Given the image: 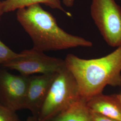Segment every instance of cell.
Listing matches in <instances>:
<instances>
[{"instance_id": "obj_1", "label": "cell", "mask_w": 121, "mask_h": 121, "mask_svg": "<svg viewBox=\"0 0 121 121\" xmlns=\"http://www.w3.org/2000/svg\"><path fill=\"white\" fill-rule=\"evenodd\" d=\"M16 16L31 39L33 48L39 51H58L93 45L91 41L61 29L52 14L39 4L18 9Z\"/></svg>"}, {"instance_id": "obj_7", "label": "cell", "mask_w": 121, "mask_h": 121, "mask_svg": "<svg viewBox=\"0 0 121 121\" xmlns=\"http://www.w3.org/2000/svg\"><path fill=\"white\" fill-rule=\"evenodd\" d=\"M57 73L42 74L30 77L25 108L30 110L33 116L37 117Z\"/></svg>"}, {"instance_id": "obj_17", "label": "cell", "mask_w": 121, "mask_h": 121, "mask_svg": "<svg viewBox=\"0 0 121 121\" xmlns=\"http://www.w3.org/2000/svg\"><path fill=\"white\" fill-rule=\"evenodd\" d=\"M120 95V99H121V95Z\"/></svg>"}, {"instance_id": "obj_9", "label": "cell", "mask_w": 121, "mask_h": 121, "mask_svg": "<svg viewBox=\"0 0 121 121\" xmlns=\"http://www.w3.org/2000/svg\"><path fill=\"white\" fill-rule=\"evenodd\" d=\"M49 121H92L91 111L81 97Z\"/></svg>"}, {"instance_id": "obj_18", "label": "cell", "mask_w": 121, "mask_h": 121, "mask_svg": "<svg viewBox=\"0 0 121 121\" xmlns=\"http://www.w3.org/2000/svg\"></svg>"}, {"instance_id": "obj_16", "label": "cell", "mask_w": 121, "mask_h": 121, "mask_svg": "<svg viewBox=\"0 0 121 121\" xmlns=\"http://www.w3.org/2000/svg\"><path fill=\"white\" fill-rule=\"evenodd\" d=\"M26 121H38L37 117L34 116L29 117L27 118Z\"/></svg>"}, {"instance_id": "obj_10", "label": "cell", "mask_w": 121, "mask_h": 121, "mask_svg": "<svg viewBox=\"0 0 121 121\" xmlns=\"http://www.w3.org/2000/svg\"><path fill=\"white\" fill-rule=\"evenodd\" d=\"M43 4L53 9H57L71 17V13L67 12L62 7L60 0H4L2 1L4 13L13 11L30 5Z\"/></svg>"}, {"instance_id": "obj_15", "label": "cell", "mask_w": 121, "mask_h": 121, "mask_svg": "<svg viewBox=\"0 0 121 121\" xmlns=\"http://www.w3.org/2000/svg\"><path fill=\"white\" fill-rule=\"evenodd\" d=\"M4 10L3 8V5H2V1L1 0H0V17L3 14Z\"/></svg>"}, {"instance_id": "obj_5", "label": "cell", "mask_w": 121, "mask_h": 121, "mask_svg": "<svg viewBox=\"0 0 121 121\" xmlns=\"http://www.w3.org/2000/svg\"><path fill=\"white\" fill-rule=\"evenodd\" d=\"M3 65L28 76L35 73H57L65 68L66 64L65 60L48 56L43 52L32 48L23 50L17 58Z\"/></svg>"}, {"instance_id": "obj_19", "label": "cell", "mask_w": 121, "mask_h": 121, "mask_svg": "<svg viewBox=\"0 0 121 121\" xmlns=\"http://www.w3.org/2000/svg\"></svg>"}, {"instance_id": "obj_4", "label": "cell", "mask_w": 121, "mask_h": 121, "mask_svg": "<svg viewBox=\"0 0 121 121\" xmlns=\"http://www.w3.org/2000/svg\"><path fill=\"white\" fill-rule=\"evenodd\" d=\"M91 17L105 42L121 45V7L115 0H91Z\"/></svg>"}, {"instance_id": "obj_12", "label": "cell", "mask_w": 121, "mask_h": 121, "mask_svg": "<svg viewBox=\"0 0 121 121\" xmlns=\"http://www.w3.org/2000/svg\"><path fill=\"white\" fill-rule=\"evenodd\" d=\"M0 121H18L15 112L0 102Z\"/></svg>"}, {"instance_id": "obj_6", "label": "cell", "mask_w": 121, "mask_h": 121, "mask_svg": "<svg viewBox=\"0 0 121 121\" xmlns=\"http://www.w3.org/2000/svg\"><path fill=\"white\" fill-rule=\"evenodd\" d=\"M29 78L28 76L1 72L0 99L3 104L14 112L25 108Z\"/></svg>"}, {"instance_id": "obj_14", "label": "cell", "mask_w": 121, "mask_h": 121, "mask_svg": "<svg viewBox=\"0 0 121 121\" xmlns=\"http://www.w3.org/2000/svg\"><path fill=\"white\" fill-rule=\"evenodd\" d=\"M63 4L67 7H71L74 4V0H62Z\"/></svg>"}, {"instance_id": "obj_3", "label": "cell", "mask_w": 121, "mask_h": 121, "mask_svg": "<svg viewBox=\"0 0 121 121\" xmlns=\"http://www.w3.org/2000/svg\"><path fill=\"white\" fill-rule=\"evenodd\" d=\"M77 82L66 66L52 82L37 116L38 121H49L80 98Z\"/></svg>"}, {"instance_id": "obj_8", "label": "cell", "mask_w": 121, "mask_h": 121, "mask_svg": "<svg viewBox=\"0 0 121 121\" xmlns=\"http://www.w3.org/2000/svg\"><path fill=\"white\" fill-rule=\"evenodd\" d=\"M91 111L117 121H121V101L119 95H110L100 93L86 101Z\"/></svg>"}, {"instance_id": "obj_13", "label": "cell", "mask_w": 121, "mask_h": 121, "mask_svg": "<svg viewBox=\"0 0 121 121\" xmlns=\"http://www.w3.org/2000/svg\"><path fill=\"white\" fill-rule=\"evenodd\" d=\"M92 121H118L103 115L91 111Z\"/></svg>"}, {"instance_id": "obj_2", "label": "cell", "mask_w": 121, "mask_h": 121, "mask_svg": "<svg viewBox=\"0 0 121 121\" xmlns=\"http://www.w3.org/2000/svg\"><path fill=\"white\" fill-rule=\"evenodd\" d=\"M65 60L77 82L81 98L86 101L102 93L106 86H121V45L100 58L85 59L69 54Z\"/></svg>"}, {"instance_id": "obj_11", "label": "cell", "mask_w": 121, "mask_h": 121, "mask_svg": "<svg viewBox=\"0 0 121 121\" xmlns=\"http://www.w3.org/2000/svg\"><path fill=\"white\" fill-rule=\"evenodd\" d=\"M19 56V53L13 51L0 39V64L4 65Z\"/></svg>"}]
</instances>
